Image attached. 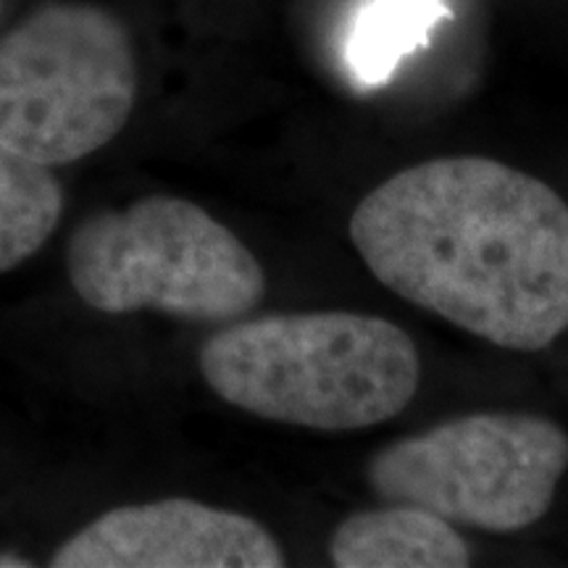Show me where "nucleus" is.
<instances>
[{
  "mask_svg": "<svg viewBox=\"0 0 568 568\" xmlns=\"http://www.w3.org/2000/svg\"><path fill=\"white\" fill-rule=\"evenodd\" d=\"M74 293L109 316L159 311L232 324L266 295V274L243 240L193 201L148 195L82 219L67 245Z\"/></svg>",
  "mask_w": 568,
  "mask_h": 568,
  "instance_id": "nucleus-3",
  "label": "nucleus"
},
{
  "mask_svg": "<svg viewBox=\"0 0 568 568\" xmlns=\"http://www.w3.org/2000/svg\"><path fill=\"white\" fill-rule=\"evenodd\" d=\"M197 366L230 406L316 432L385 424L422 385V355L408 332L351 311L234 322L205 339Z\"/></svg>",
  "mask_w": 568,
  "mask_h": 568,
  "instance_id": "nucleus-2",
  "label": "nucleus"
},
{
  "mask_svg": "<svg viewBox=\"0 0 568 568\" xmlns=\"http://www.w3.org/2000/svg\"><path fill=\"white\" fill-rule=\"evenodd\" d=\"M329 558L337 568H466L471 548L445 518L408 503H385L339 521Z\"/></svg>",
  "mask_w": 568,
  "mask_h": 568,
  "instance_id": "nucleus-7",
  "label": "nucleus"
},
{
  "mask_svg": "<svg viewBox=\"0 0 568 568\" xmlns=\"http://www.w3.org/2000/svg\"><path fill=\"white\" fill-rule=\"evenodd\" d=\"M347 234L403 301L508 351L568 332V203L481 155L416 163L355 205Z\"/></svg>",
  "mask_w": 568,
  "mask_h": 568,
  "instance_id": "nucleus-1",
  "label": "nucleus"
},
{
  "mask_svg": "<svg viewBox=\"0 0 568 568\" xmlns=\"http://www.w3.org/2000/svg\"><path fill=\"white\" fill-rule=\"evenodd\" d=\"M447 17V0H368L345 48L355 80L366 88L385 84L397 63L424 48Z\"/></svg>",
  "mask_w": 568,
  "mask_h": 568,
  "instance_id": "nucleus-9",
  "label": "nucleus"
},
{
  "mask_svg": "<svg viewBox=\"0 0 568 568\" xmlns=\"http://www.w3.org/2000/svg\"><path fill=\"white\" fill-rule=\"evenodd\" d=\"M138 101L126 27L101 6L55 0L0 38V145L67 166L109 145Z\"/></svg>",
  "mask_w": 568,
  "mask_h": 568,
  "instance_id": "nucleus-4",
  "label": "nucleus"
},
{
  "mask_svg": "<svg viewBox=\"0 0 568 568\" xmlns=\"http://www.w3.org/2000/svg\"><path fill=\"white\" fill-rule=\"evenodd\" d=\"M63 190L51 166L0 145V276L19 268L59 230Z\"/></svg>",
  "mask_w": 568,
  "mask_h": 568,
  "instance_id": "nucleus-8",
  "label": "nucleus"
},
{
  "mask_svg": "<svg viewBox=\"0 0 568 568\" xmlns=\"http://www.w3.org/2000/svg\"><path fill=\"white\" fill-rule=\"evenodd\" d=\"M53 568H282L284 550L255 518L190 497L105 510L71 535Z\"/></svg>",
  "mask_w": 568,
  "mask_h": 568,
  "instance_id": "nucleus-6",
  "label": "nucleus"
},
{
  "mask_svg": "<svg viewBox=\"0 0 568 568\" xmlns=\"http://www.w3.org/2000/svg\"><path fill=\"white\" fill-rule=\"evenodd\" d=\"M32 560H27L19 552H0V568H30Z\"/></svg>",
  "mask_w": 568,
  "mask_h": 568,
  "instance_id": "nucleus-10",
  "label": "nucleus"
},
{
  "mask_svg": "<svg viewBox=\"0 0 568 568\" xmlns=\"http://www.w3.org/2000/svg\"><path fill=\"white\" fill-rule=\"evenodd\" d=\"M566 471L564 426L531 414H468L382 447L366 479L385 503L514 535L548 514Z\"/></svg>",
  "mask_w": 568,
  "mask_h": 568,
  "instance_id": "nucleus-5",
  "label": "nucleus"
}]
</instances>
